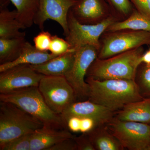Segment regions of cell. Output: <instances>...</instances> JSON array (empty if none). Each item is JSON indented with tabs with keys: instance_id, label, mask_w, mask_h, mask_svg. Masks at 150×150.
<instances>
[{
	"instance_id": "1",
	"label": "cell",
	"mask_w": 150,
	"mask_h": 150,
	"mask_svg": "<svg viewBox=\"0 0 150 150\" xmlns=\"http://www.w3.org/2000/svg\"><path fill=\"white\" fill-rule=\"evenodd\" d=\"M88 98L115 112L131 103L144 99L135 81L126 79L98 80L87 77Z\"/></svg>"
},
{
	"instance_id": "2",
	"label": "cell",
	"mask_w": 150,
	"mask_h": 150,
	"mask_svg": "<svg viewBox=\"0 0 150 150\" xmlns=\"http://www.w3.org/2000/svg\"><path fill=\"white\" fill-rule=\"evenodd\" d=\"M142 55L143 50L139 47L107 59H96L89 68L86 76L98 80H134L138 67L142 64Z\"/></svg>"
},
{
	"instance_id": "3",
	"label": "cell",
	"mask_w": 150,
	"mask_h": 150,
	"mask_svg": "<svg viewBox=\"0 0 150 150\" xmlns=\"http://www.w3.org/2000/svg\"><path fill=\"white\" fill-rule=\"evenodd\" d=\"M0 101L15 105L45 126L57 129H65L67 127L61 115L48 107L37 86L1 93Z\"/></svg>"
},
{
	"instance_id": "4",
	"label": "cell",
	"mask_w": 150,
	"mask_h": 150,
	"mask_svg": "<svg viewBox=\"0 0 150 150\" xmlns=\"http://www.w3.org/2000/svg\"><path fill=\"white\" fill-rule=\"evenodd\" d=\"M43 126L38 119L15 105L0 102V147L14 139L32 134Z\"/></svg>"
},
{
	"instance_id": "5",
	"label": "cell",
	"mask_w": 150,
	"mask_h": 150,
	"mask_svg": "<svg viewBox=\"0 0 150 150\" xmlns=\"http://www.w3.org/2000/svg\"><path fill=\"white\" fill-rule=\"evenodd\" d=\"M38 87L48 107L59 115L76 99L74 89L64 76H44Z\"/></svg>"
},
{
	"instance_id": "6",
	"label": "cell",
	"mask_w": 150,
	"mask_h": 150,
	"mask_svg": "<svg viewBox=\"0 0 150 150\" xmlns=\"http://www.w3.org/2000/svg\"><path fill=\"white\" fill-rule=\"evenodd\" d=\"M107 126L124 149L150 150V124L121 121L114 117Z\"/></svg>"
},
{
	"instance_id": "7",
	"label": "cell",
	"mask_w": 150,
	"mask_h": 150,
	"mask_svg": "<svg viewBox=\"0 0 150 150\" xmlns=\"http://www.w3.org/2000/svg\"><path fill=\"white\" fill-rule=\"evenodd\" d=\"M74 49L72 67L65 77L74 89L76 98H88L89 88L85 79L89 68L97 59L98 49L86 45Z\"/></svg>"
},
{
	"instance_id": "8",
	"label": "cell",
	"mask_w": 150,
	"mask_h": 150,
	"mask_svg": "<svg viewBox=\"0 0 150 150\" xmlns=\"http://www.w3.org/2000/svg\"><path fill=\"white\" fill-rule=\"evenodd\" d=\"M68 23L69 33L66 36V40L72 48L75 49L90 45L98 49L100 37L113 22L112 18H108L97 24H83L75 18L70 9L68 14Z\"/></svg>"
},
{
	"instance_id": "9",
	"label": "cell",
	"mask_w": 150,
	"mask_h": 150,
	"mask_svg": "<svg viewBox=\"0 0 150 150\" xmlns=\"http://www.w3.org/2000/svg\"><path fill=\"white\" fill-rule=\"evenodd\" d=\"M149 43L150 32L149 31L135 30L115 33L104 40L98 59H107Z\"/></svg>"
},
{
	"instance_id": "10",
	"label": "cell",
	"mask_w": 150,
	"mask_h": 150,
	"mask_svg": "<svg viewBox=\"0 0 150 150\" xmlns=\"http://www.w3.org/2000/svg\"><path fill=\"white\" fill-rule=\"evenodd\" d=\"M44 75L30 65L20 64L0 73V93H6L26 88L38 86Z\"/></svg>"
},
{
	"instance_id": "11",
	"label": "cell",
	"mask_w": 150,
	"mask_h": 150,
	"mask_svg": "<svg viewBox=\"0 0 150 150\" xmlns=\"http://www.w3.org/2000/svg\"><path fill=\"white\" fill-rule=\"evenodd\" d=\"M78 0H39L38 10L35 14L34 23L41 30L48 19L56 21L63 28L65 36L69 33L68 16L71 8Z\"/></svg>"
},
{
	"instance_id": "12",
	"label": "cell",
	"mask_w": 150,
	"mask_h": 150,
	"mask_svg": "<svg viewBox=\"0 0 150 150\" xmlns=\"http://www.w3.org/2000/svg\"><path fill=\"white\" fill-rule=\"evenodd\" d=\"M60 115L65 123L68 118L73 116L92 118L96 126L108 125L114 119L115 112L88 99L73 103Z\"/></svg>"
},
{
	"instance_id": "13",
	"label": "cell",
	"mask_w": 150,
	"mask_h": 150,
	"mask_svg": "<svg viewBox=\"0 0 150 150\" xmlns=\"http://www.w3.org/2000/svg\"><path fill=\"white\" fill-rule=\"evenodd\" d=\"M74 137L66 129H55L44 125L31 134L30 150H48L57 143Z\"/></svg>"
},
{
	"instance_id": "14",
	"label": "cell",
	"mask_w": 150,
	"mask_h": 150,
	"mask_svg": "<svg viewBox=\"0 0 150 150\" xmlns=\"http://www.w3.org/2000/svg\"><path fill=\"white\" fill-rule=\"evenodd\" d=\"M74 56L75 49H72L43 64L30 66L38 73L44 76H65L72 67Z\"/></svg>"
},
{
	"instance_id": "15",
	"label": "cell",
	"mask_w": 150,
	"mask_h": 150,
	"mask_svg": "<svg viewBox=\"0 0 150 150\" xmlns=\"http://www.w3.org/2000/svg\"><path fill=\"white\" fill-rule=\"evenodd\" d=\"M115 118L121 121L150 124V98L127 105L115 112Z\"/></svg>"
},
{
	"instance_id": "16",
	"label": "cell",
	"mask_w": 150,
	"mask_h": 150,
	"mask_svg": "<svg viewBox=\"0 0 150 150\" xmlns=\"http://www.w3.org/2000/svg\"><path fill=\"white\" fill-rule=\"evenodd\" d=\"M56 55L38 50L35 46L26 41L21 54L13 62L0 64V73L20 64L38 65L55 58Z\"/></svg>"
},
{
	"instance_id": "17",
	"label": "cell",
	"mask_w": 150,
	"mask_h": 150,
	"mask_svg": "<svg viewBox=\"0 0 150 150\" xmlns=\"http://www.w3.org/2000/svg\"><path fill=\"white\" fill-rule=\"evenodd\" d=\"M25 27L18 18L16 10L9 11L7 8L0 10V38L10 39L24 37L26 33L21 30Z\"/></svg>"
},
{
	"instance_id": "18",
	"label": "cell",
	"mask_w": 150,
	"mask_h": 150,
	"mask_svg": "<svg viewBox=\"0 0 150 150\" xmlns=\"http://www.w3.org/2000/svg\"><path fill=\"white\" fill-rule=\"evenodd\" d=\"M96 150H123L121 143L107 125L96 126L86 133Z\"/></svg>"
},
{
	"instance_id": "19",
	"label": "cell",
	"mask_w": 150,
	"mask_h": 150,
	"mask_svg": "<svg viewBox=\"0 0 150 150\" xmlns=\"http://www.w3.org/2000/svg\"><path fill=\"white\" fill-rule=\"evenodd\" d=\"M71 11L75 18L81 23L94 21L103 14L100 0H78Z\"/></svg>"
},
{
	"instance_id": "20",
	"label": "cell",
	"mask_w": 150,
	"mask_h": 150,
	"mask_svg": "<svg viewBox=\"0 0 150 150\" xmlns=\"http://www.w3.org/2000/svg\"><path fill=\"white\" fill-rule=\"evenodd\" d=\"M26 42L25 37L0 38V64L16 60L21 54Z\"/></svg>"
},
{
	"instance_id": "21",
	"label": "cell",
	"mask_w": 150,
	"mask_h": 150,
	"mask_svg": "<svg viewBox=\"0 0 150 150\" xmlns=\"http://www.w3.org/2000/svg\"><path fill=\"white\" fill-rule=\"evenodd\" d=\"M108 28L112 32L125 29L150 32V16L140 11H135L126 20L113 23Z\"/></svg>"
},
{
	"instance_id": "22",
	"label": "cell",
	"mask_w": 150,
	"mask_h": 150,
	"mask_svg": "<svg viewBox=\"0 0 150 150\" xmlns=\"http://www.w3.org/2000/svg\"><path fill=\"white\" fill-rule=\"evenodd\" d=\"M16 8L18 18L25 28L34 23L35 14L38 10L39 0H10Z\"/></svg>"
},
{
	"instance_id": "23",
	"label": "cell",
	"mask_w": 150,
	"mask_h": 150,
	"mask_svg": "<svg viewBox=\"0 0 150 150\" xmlns=\"http://www.w3.org/2000/svg\"><path fill=\"white\" fill-rule=\"evenodd\" d=\"M134 81L142 97L150 98V64L144 66Z\"/></svg>"
},
{
	"instance_id": "24",
	"label": "cell",
	"mask_w": 150,
	"mask_h": 150,
	"mask_svg": "<svg viewBox=\"0 0 150 150\" xmlns=\"http://www.w3.org/2000/svg\"><path fill=\"white\" fill-rule=\"evenodd\" d=\"M32 134L23 135L7 142L0 147V150H30Z\"/></svg>"
},
{
	"instance_id": "25",
	"label": "cell",
	"mask_w": 150,
	"mask_h": 150,
	"mask_svg": "<svg viewBox=\"0 0 150 150\" xmlns=\"http://www.w3.org/2000/svg\"><path fill=\"white\" fill-rule=\"evenodd\" d=\"M71 46L65 39L59 37L57 35H52L49 51L51 54L59 56L71 49Z\"/></svg>"
},
{
	"instance_id": "26",
	"label": "cell",
	"mask_w": 150,
	"mask_h": 150,
	"mask_svg": "<svg viewBox=\"0 0 150 150\" xmlns=\"http://www.w3.org/2000/svg\"><path fill=\"white\" fill-rule=\"evenodd\" d=\"M52 37V35L48 31L42 30L33 38L34 46L39 51L48 52Z\"/></svg>"
},
{
	"instance_id": "27",
	"label": "cell",
	"mask_w": 150,
	"mask_h": 150,
	"mask_svg": "<svg viewBox=\"0 0 150 150\" xmlns=\"http://www.w3.org/2000/svg\"><path fill=\"white\" fill-rule=\"evenodd\" d=\"M77 150H96L86 133L74 138Z\"/></svg>"
},
{
	"instance_id": "28",
	"label": "cell",
	"mask_w": 150,
	"mask_h": 150,
	"mask_svg": "<svg viewBox=\"0 0 150 150\" xmlns=\"http://www.w3.org/2000/svg\"><path fill=\"white\" fill-rule=\"evenodd\" d=\"M74 138L63 140L52 146L48 150H77Z\"/></svg>"
},
{
	"instance_id": "29",
	"label": "cell",
	"mask_w": 150,
	"mask_h": 150,
	"mask_svg": "<svg viewBox=\"0 0 150 150\" xmlns=\"http://www.w3.org/2000/svg\"><path fill=\"white\" fill-rule=\"evenodd\" d=\"M81 118L79 117L73 116L68 118L66 121L68 129L71 132H80L81 127Z\"/></svg>"
},
{
	"instance_id": "30",
	"label": "cell",
	"mask_w": 150,
	"mask_h": 150,
	"mask_svg": "<svg viewBox=\"0 0 150 150\" xmlns=\"http://www.w3.org/2000/svg\"><path fill=\"white\" fill-rule=\"evenodd\" d=\"M80 132L82 134L87 133L96 126V123L93 119L88 118H81Z\"/></svg>"
},
{
	"instance_id": "31",
	"label": "cell",
	"mask_w": 150,
	"mask_h": 150,
	"mask_svg": "<svg viewBox=\"0 0 150 150\" xmlns=\"http://www.w3.org/2000/svg\"><path fill=\"white\" fill-rule=\"evenodd\" d=\"M118 10L123 13H129L131 9V5L129 0H110Z\"/></svg>"
},
{
	"instance_id": "32",
	"label": "cell",
	"mask_w": 150,
	"mask_h": 150,
	"mask_svg": "<svg viewBox=\"0 0 150 150\" xmlns=\"http://www.w3.org/2000/svg\"><path fill=\"white\" fill-rule=\"evenodd\" d=\"M139 11L150 16V0H132Z\"/></svg>"
},
{
	"instance_id": "33",
	"label": "cell",
	"mask_w": 150,
	"mask_h": 150,
	"mask_svg": "<svg viewBox=\"0 0 150 150\" xmlns=\"http://www.w3.org/2000/svg\"><path fill=\"white\" fill-rule=\"evenodd\" d=\"M140 61L142 63H144L146 64H150V50L144 55L143 54Z\"/></svg>"
},
{
	"instance_id": "34",
	"label": "cell",
	"mask_w": 150,
	"mask_h": 150,
	"mask_svg": "<svg viewBox=\"0 0 150 150\" xmlns=\"http://www.w3.org/2000/svg\"></svg>"
}]
</instances>
